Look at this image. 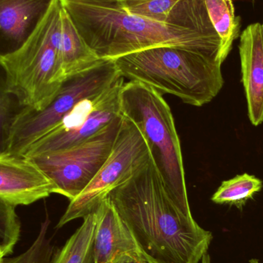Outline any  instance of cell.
Instances as JSON below:
<instances>
[{"label":"cell","instance_id":"cell-1","mask_svg":"<svg viewBox=\"0 0 263 263\" xmlns=\"http://www.w3.org/2000/svg\"><path fill=\"white\" fill-rule=\"evenodd\" d=\"M108 198L147 262L199 263L208 253L213 234L170 194L152 156Z\"/></svg>","mask_w":263,"mask_h":263},{"label":"cell","instance_id":"cell-2","mask_svg":"<svg viewBox=\"0 0 263 263\" xmlns=\"http://www.w3.org/2000/svg\"><path fill=\"white\" fill-rule=\"evenodd\" d=\"M60 1L100 59L115 60L159 46H179L221 55L218 34L172 27L133 15L123 10L118 1Z\"/></svg>","mask_w":263,"mask_h":263},{"label":"cell","instance_id":"cell-3","mask_svg":"<svg viewBox=\"0 0 263 263\" xmlns=\"http://www.w3.org/2000/svg\"><path fill=\"white\" fill-rule=\"evenodd\" d=\"M121 77L158 92L176 96L186 104L210 103L224 85L219 54L179 46H159L114 60Z\"/></svg>","mask_w":263,"mask_h":263},{"label":"cell","instance_id":"cell-4","mask_svg":"<svg viewBox=\"0 0 263 263\" xmlns=\"http://www.w3.org/2000/svg\"><path fill=\"white\" fill-rule=\"evenodd\" d=\"M62 9V2L54 0L24 45L0 61L6 90L23 108L44 109L66 80L60 51Z\"/></svg>","mask_w":263,"mask_h":263},{"label":"cell","instance_id":"cell-5","mask_svg":"<svg viewBox=\"0 0 263 263\" xmlns=\"http://www.w3.org/2000/svg\"><path fill=\"white\" fill-rule=\"evenodd\" d=\"M120 110L145 138L167 190L182 206L190 208L180 140L171 109L160 92L143 83H123Z\"/></svg>","mask_w":263,"mask_h":263},{"label":"cell","instance_id":"cell-6","mask_svg":"<svg viewBox=\"0 0 263 263\" xmlns=\"http://www.w3.org/2000/svg\"><path fill=\"white\" fill-rule=\"evenodd\" d=\"M114 60L97 64L66 79L55 98L44 109L22 108L12 124L8 154L23 156L34 142L47 134L80 102L99 95L121 78Z\"/></svg>","mask_w":263,"mask_h":263},{"label":"cell","instance_id":"cell-7","mask_svg":"<svg viewBox=\"0 0 263 263\" xmlns=\"http://www.w3.org/2000/svg\"><path fill=\"white\" fill-rule=\"evenodd\" d=\"M150 156L148 144L141 132L133 122L123 117L109 158L87 187L70 201L57 228L94 213L109 193L129 179Z\"/></svg>","mask_w":263,"mask_h":263},{"label":"cell","instance_id":"cell-8","mask_svg":"<svg viewBox=\"0 0 263 263\" xmlns=\"http://www.w3.org/2000/svg\"><path fill=\"white\" fill-rule=\"evenodd\" d=\"M123 116L81 143L32 159L55 185V193L73 200L105 163L121 127Z\"/></svg>","mask_w":263,"mask_h":263},{"label":"cell","instance_id":"cell-9","mask_svg":"<svg viewBox=\"0 0 263 263\" xmlns=\"http://www.w3.org/2000/svg\"><path fill=\"white\" fill-rule=\"evenodd\" d=\"M121 77L99 95L80 102L52 130L29 147L23 156L35 157L74 146L89 139L120 117Z\"/></svg>","mask_w":263,"mask_h":263},{"label":"cell","instance_id":"cell-10","mask_svg":"<svg viewBox=\"0 0 263 263\" xmlns=\"http://www.w3.org/2000/svg\"><path fill=\"white\" fill-rule=\"evenodd\" d=\"M52 193L55 185L32 159L0 155V199L15 206L28 205Z\"/></svg>","mask_w":263,"mask_h":263},{"label":"cell","instance_id":"cell-11","mask_svg":"<svg viewBox=\"0 0 263 263\" xmlns=\"http://www.w3.org/2000/svg\"><path fill=\"white\" fill-rule=\"evenodd\" d=\"M126 12L166 26L205 34H217L205 0H119Z\"/></svg>","mask_w":263,"mask_h":263},{"label":"cell","instance_id":"cell-12","mask_svg":"<svg viewBox=\"0 0 263 263\" xmlns=\"http://www.w3.org/2000/svg\"><path fill=\"white\" fill-rule=\"evenodd\" d=\"M54 0H0V61L20 49Z\"/></svg>","mask_w":263,"mask_h":263},{"label":"cell","instance_id":"cell-13","mask_svg":"<svg viewBox=\"0 0 263 263\" xmlns=\"http://www.w3.org/2000/svg\"><path fill=\"white\" fill-rule=\"evenodd\" d=\"M242 83L252 124L263 123V32L259 23L249 25L240 34L239 46Z\"/></svg>","mask_w":263,"mask_h":263},{"label":"cell","instance_id":"cell-14","mask_svg":"<svg viewBox=\"0 0 263 263\" xmlns=\"http://www.w3.org/2000/svg\"><path fill=\"white\" fill-rule=\"evenodd\" d=\"M96 263H111L124 255H141L134 237L107 197L95 211Z\"/></svg>","mask_w":263,"mask_h":263},{"label":"cell","instance_id":"cell-15","mask_svg":"<svg viewBox=\"0 0 263 263\" xmlns=\"http://www.w3.org/2000/svg\"><path fill=\"white\" fill-rule=\"evenodd\" d=\"M60 51L66 79L89 69L101 60L88 46L63 5Z\"/></svg>","mask_w":263,"mask_h":263},{"label":"cell","instance_id":"cell-16","mask_svg":"<svg viewBox=\"0 0 263 263\" xmlns=\"http://www.w3.org/2000/svg\"><path fill=\"white\" fill-rule=\"evenodd\" d=\"M207 12L221 41V57L225 61L235 40L240 36L241 18L235 13L233 0H205Z\"/></svg>","mask_w":263,"mask_h":263},{"label":"cell","instance_id":"cell-17","mask_svg":"<svg viewBox=\"0 0 263 263\" xmlns=\"http://www.w3.org/2000/svg\"><path fill=\"white\" fill-rule=\"evenodd\" d=\"M83 220L81 227L57 253L52 263H96L94 238L97 216L95 212L85 216Z\"/></svg>","mask_w":263,"mask_h":263},{"label":"cell","instance_id":"cell-18","mask_svg":"<svg viewBox=\"0 0 263 263\" xmlns=\"http://www.w3.org/2000/svg\"><path fill=\"white\" fill-rule=\"evenodd\" d=\"M262 180L253 175L243 173L233 179L223 181L212 196L214 203L230 205L242 210L247 201L262 190Z\"/></svg>","mask_w":263,"mask_h":263},{"label":"cell","instance_id":"cell-19","mask_svg":"<svg viewBox=\"0 0 263 263\" xmlns=\"http://www.w3.org/2000/svg\"><path fill=\"white\" fill-rule=\"evenodd\" d=\"M49 220L41 224L38 236L26 251L13 258L6 259L3 263H52L54 247L48 236Z\"/></svg>","mask_w":263,"mask_h":263},{"label":"cell","instance_id":"cell-20","mask_svg":"<svg viewBox=\"0 0 263 263\" xmlns=\"http://www.w3.org/2000/svg\"><path fill=\"white\" fill-rule=\"evenodd\" d=\"M15 207L0 199V247L6 256L13 252L20 239L21 223Z\"/></svg>","mask_w":263,"mask_h":263},{"label":"cell","instance_id":"cell-21","mask_svg":"<svg viewBox=\"0 0 263 263\" xmlns=\"http://www.w3.org/2000/svg\"><path fill=\"white\" fill-rule=\"evenodd\" d=\"M22 108L6 90L5 80H0V155L7 153L12 124Z\"/></svg>","mask_w":263,"mask_h":263},{"label":"cell","instance_id":"cell-22","mask_svg":"<svg viewBox=\"0 0 263 263\" xmlns=\"http://www.w3.org/2000/svg\"><path fill=\"white\" fill-rule=\"evenodd\" d=\"M111 263H146V260L139 255H124Z\"/></svg>","mask_w":263,"mask_h":263},{"label":"cell","instance_id":"cell-23","mask_svg":"<svg viewBox=\"0 0 263 263\" xmlns=\"http://www.w3.org/2000/svg\"><path fill=\"white\" fill-rule=\"evenodd\" d=\"M201 263H211V259H210V256L208 253H205L202 256V259H201Z\"/></svg>","mask_w":263,"mask_h":263},{"label":"cell","instance_id":"cell-24","mask_svg":"<svg viewBox=\"0 0 263 263\" xmlns=\"http://www.w3.org/2000/svg\"><path fill=\"white\" fill-rule=\"evenodd\" d=\"M6 253H4L1 247H0V263L4 262L5 257H6Z\"/></svg>","mask_w":263,"mask_h":263},{"label":"cell","instance_id":"cell-25","mask_svg":"<svg viewBox=\"0 0 263 263\" xmlns=\"http://www.w3.org/2000/svg\"><path fill=\"white\" fill-rule=\"evenodd\" d=\"M67 1H119V0H67Z\"/></svg>","mask_w":263,"mask_h":263},{"label":"cell","instance_id":"cell-26","mask_svg":"<svg viewBox=\"0 0 263 263\" xmlns=\"http://www.w3.org/2000/svg\"><path fill=\"white\" fill-rule=\"evenodd\" d=\"M249 263H260L259 259H251L249 260Z\"/></svg>","mask_w":263,"mask_h":263},{"label":"cell","instance_id":"cell-27","mask_svg":"<svg viewBox=\"0 0 263 263\" xmlns=\"http://www.w3.org/2000/svg\"><path fill=\"white\" fill-rule=\"evenodd\" d=\"M262 32H263V23L262 24Z\"/></svg>","mask_w":263,"mask_h":263},{"label":"cell","instance_id":"cell-28","mask_svg":"<svg viewBox=\"0 0 263 263\" xmlns=\"http://www.w3.org/2000/svg\"><path fill=\"white\" fill-rule=\"evenodd\" d=\"M146 263H150V262H147V261H146Z\"/></svg>","mask_w":263,"mask_h":263}]
</instances>
